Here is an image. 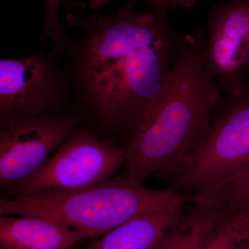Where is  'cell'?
I'll return each instance as SVG.
<instances>
[{
    "label": "cell",
    "instance_id": "1",
    "mask_svg": "<svg viewBox=\"0 0 249 249\" xmlns=\"http://www.w3.org/2000/svg\"><path fill=\"white\" fill-rule=\"evenodd\" d=\"M136 1L109 16L69 13L67 22L83 34L62 52L73 111L127 145L151 114L178 58L167 9L139 14Z\"/></svg>",
    "mask_w": 249,
    "mask_h": 249
},
{
    "label": "cell",
    "instance_id": "2",
    "mask_svg": "<svg viewBox=\"0 0 249 249\" xmlns=\"http://www.w3.org/2000/svg\"><path fill=\"white\" fill-rule=\"evenodd\" d=\"M219 96L204 52L178 56L146 122L124 147V176L143 186L155 172L181 169L209 129Z\"/></svg>",
    "mask_w": 249,
    "mask_h": 249
},
{
    "label": "cell",
    "instance_id": "3",
    "mask_svg": "<svg viewBox=\"0 0 249 249\" xmlns=\"http://www.w3.org/2000/svg\"><path fill=\"white\" fill-rule=\"evenodd\" d=\"M186 204V196L172 190L145 188L124 175L76 191H50L3 198L0 214L46 218L89 238L104 235L143 213Z\"/></svg>",
    "mask_w": 249,
    "mask_h": 249
},
{
    "label": "cell",
    "instance_id": "4",
    "mask_svg": "<svg viewBox=\"0 0 249 249\" xmlns=\"http://www.w3.org/2000/svg\"><path fill=\"white\" fill-rule=\"evenodd\" d=\"M70 113L75 112L61 54L42 48L24 58L0 60V130Z\"/></svg>",
    "mask_w": 249,
    "mask_h": 249
},
{
    "label": "cell",
    "instance_id": "5",
    "mask_svg": "<svg viewBox=\"0 0 249 249\" xmlns=\"http://www.w3.org/2000/svg\"><path fill=\"white\" fill-rule=\"evenodd\" d=\"M212 121L188 161L173 175L172 191H209L249 169V93Z\"/></svg>",
    "mask_w": 249,
    "mask_h": 249
},
{
    "label": "cell",
    "instance_id": "6",
    "mask_svg": "<svg viewBox=\"0 0 249 249\" xmlns=\"http://www.w3.org/2000/svg\"><path fill=\"white\" fill-rule=\"evenodd\" d=\"M125 147L79 129L38 170L6 190L4 198L76 191L113 178L124 168Z\"/></svg>",
    "mask_w": 249,
    "mask_h": 249
},
{
    "label": "cell",
    "instance_id": "7",
    "mask_svg": "<svg viewBox=\"0 0 249 249\" xmlns=\"http://www.w3.org/2000/svg\"><path fill=\"white\" fill-rule=\"evenodd\" d=\"M75 113L36 118L0 130V187L9 189L30 176L78 129Z\"/></svg>",
    "mask_w": 249,
    "mask_h": 249
},
{
    "label": "cell",
    "instance_id": "8",
    "mask_svg": "<svg viewBox=\"0 0 249 249\" xmlns=\"http://www.w3.org/2000/svg\"><path fill=\"white\" fill-rule=\"evenodd\" d=\"M205 58L211 74L224 82L237 77L249 59V4L234 1L214 10L210 19Z\"/></svg>",
    "mask_w": 249,
    "mask_h": 249
},
{
    "label": "cell",
    "instance_id": "9",
    "mask_svg": "<svg viewBox=\"0 0 249 249\" xmlns=\"http://www.w3.org/2000/svg\"><path fill=\"white\" fill-rule=\"evenodd\" d=\"M87 239L60 223L33 216L1 215V249H70Z\"/></svg>",
    "mask_w": 249,
    "mask_h": 249
},
{
    "label": "cell",
    "instance_id": "10",
    "mask_svg": "<svg viewBox=\"0 0 249 249\" xmlns=\"http://www.w3.org/2000/svg\"><path fill=\"white\" fill-rule=\"evenodd\" d=\"M185 205L139 214L106 232L87 249H153L179 220Z\"/></svg>",
    "mask_w": 249,
    "mask_h": 249
},
{
    "label": "cell",
    "instance_id": "11",
    "mask_svg": "<svg viewBox=\"0 0 249 249\" xmlns=\"http://www.w3.org/2000/svg\"><path fill=\"white\" fill-rule=\"evenodd\" d=\"M186 199L213 208L249 234V169L209 191L186 196Z\"/></svg>",
    "mask_w": 249,
    "mask_h": 249
},
{
    "label": "cell",
    "instance_id": "12",
    "mask_svg": "<svg viewBox=\"0 0 249 249\" xmlns=\"http://www.w3.org/2000/svg\"><path fill=\"white\" fill-rule=\"evenodd\" d=\"M189 203L183 214L153 249H204L219 219V213L206 205Z\"/></svg>",
    "mask_w": 249,
    "mask_h": 249
},
{
    "label": "cell",
    "instance_id": "13",
    "mask_svg": "<svg viewBox=\"0 0 249 249\" xmlns=\"http://www.w3.org/2000/svg\"><path fill=\"white\" fill-rule=\"evenodd\" d=\"M46 16L45 25L40 41L48 40L51 48L62 53V49L70 40L60 19V7L62 0H45Z\"/></svg>",
    "mask_w": 249,
    "mask_h": 249
},
{
    "label": "cell",
    "instance_id": "14",
    "mask_svg": "<svg viewBox=\"0 0 249 249\" xmlns=\"http://www.w3.org/2000/svg\"><path fill=\"white\" fill-rule=\"evenodd\" d=\"M248 237L237 224L219 215V221L204 249H236Z\"/></svg>",
    "mask_w": 249,
    "mask_h": 249
},
{
    "label": "cell",
    "instance_id": "15",
    "mask_svg": "<svg viewBox=\"0 0 249 249\" xmlns=\"http://www.w3.org/2000/svg\"><path fill=\"white\" fill-rule=\"evenodd\" d=\"M109 0H86V4L89 5L90 9L99 10L104 7L109 2ZM62 3L67 7L70 8L75 6L78 4V0H62Z\"/></svg>",
    "mask_w": 249,
    "mask_h": 249
},
{
    "label": "cell",
    "instance_id": "16",
    "mask_svg": "<svg viewBox=\"0 0 249 249\" xmlns=\"http://www.w3.org/2000/svg\"><path fill=\"white\" fill-rule=\"evenodd\" d=\"M196 3V0H169V5L174 9H191Z\"/></svg>",
    "mask_w": 249,
    "mask_h": 249
},
{
    "label": "cell",
    "instance_id": "17",
    "mask_svg": "<svg viewBox=\"0 0 249 249\" xmlns=\"http://www.w3.org/2000/svg\"><path fill=\"white\" fill-rule=\"evenodd\" d=\"M150 9H167L169 0H147Z\"/></svg>",
    "mask_w": 249,
    "mask_h": 249
},
{
    "label": "cell",
    "instance_id": "18",
    "mask_svg": "<svg viewBox=\"0 0 249 249\" xmlns=\"http://www.w3.org/2000/svg\"><path fill=\"white\" fill-rule=\"evenodd\" d=\"M238 249H249V239L241 242L238 246Z\"/></svg>",
    "mask_w": 249,
    "mask_h": 249
}]
</instances>
